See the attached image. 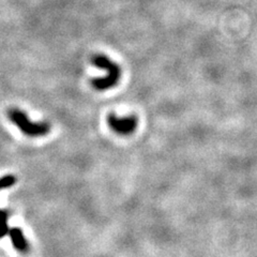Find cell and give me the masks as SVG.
<instances>
[{"mask_svg": "<svg viewBox=\"0 0 257 257\" xmlns=\"http://www.w3.org/2000/svg\"><path fill=\"white\" fill-rule=\"evenodd\" d=\"M91 63L94 67L105 71V75L93 78L91 86L98 91H106L115 88L121 79L122 71L118 64L112 61L106 55L95 54L91 57Z\"/></svg>", "mask_w": 257, "mask_h": 257, "instance_id": "6da1fadb", "label": "cell"}, {"mask_svg": "<svg viewBox=\"0 0 257 257\" xmlns=\"http://www.w3.org/2000/svg\"><path fill=\"white\" fill-rule=\"evenodd\" d=\"M8 118L15 126L20 128L21 132L30 138L45 136L51 131V125L47 122L31 121L26 112L20 108H10L8 110Z\"/></svg>", "mask_w": 257, "mask_h": 257, "instance_id": "7a4b0ae2", "label": "cell"}, {"mask_svg": "<svg viewBox=\"0 0 257 257\" xmlns=\"http://www.w3.org/2000/svg\"><path fill=\"white\" fill-rule=\"evenodd\" d=\"M109 127L119 135H130L139 125V119L135 116L118 117L116 115H109L107 118Z\"/></svg>", "mask_w": 257, "mask_h": 257, "instance_id": "3957f363", "label": "cell"}, {"mask_svg": "<svg viewBox=\"0 0 257 257\" xmlns=\"http://www.w3.org/2000/svg\"><path fill=\"white\" fill-rule=\"evenodd\" d=\"M16 182V178L12 175H7L4 176L3 178H0V191L10 188L14 186ZM8 218H9V214L6 210H0V238H4L8 235V231H9V226H8Z\"/></svg>", "mask_w": 257, "mask_h": 257, "instance_id": "277c9868", "label": "cell"}, {"mask_svg": "<svg viewBox=\"0 0 257 257\" xmlns=\"http://www.w3.org/2000/svg\"><path fill=\"white\" fill-rule=\"evenodd\" d=\"M8 235L10 236L12 244L15 247L16 251H19L21 253H27L29 251V243L25 239V237H24V234L21 228H18V227L9 228Z\"/></svg>", "mask_w": 257, "mask_h": 257, "instance_id": "5b68a950", "label": "cell"}]
</instances>
